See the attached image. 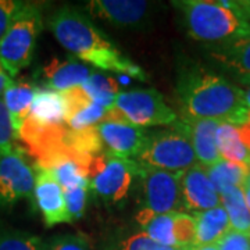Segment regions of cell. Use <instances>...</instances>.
Wrapping results in <instances>:
<instances>
[{"label":"cell","instance_id":"31","mask_svg":"<svg viewBox=\"0 0 250 250\" xmlns=\"http://www.w3.org/2000/svg\"><path fill=\"white\" fill-rule=\"evenodd\" d=\"M218 250H250V236L238 231H228L215 243Z\"/></svg>","mask_w":250,"mask_h":250},{"label":"cell","instance_id":"36","mask_svg":"<svg viewBox=\"0 0 250 250\" xmlns=\"http://www.w3.org/2000/svg\"><path fill=\"white\" fill-rule=\"evenodd\" d=\"M242 190H243V195H245V200H246V205L249 207L250 210V172L248 175V178L245 181L243 187H242Z\"/></svg>","mask_w":250,"mask_h":250},{"label":"cell","instance_id":"26","mask_svg":"<svg viewBox=\"0 0 250 250\" xmlns=\"http://www.w3.org/2000/svg\"><path fill=\"white\" fill-rule=\"evenodd\" d=\"M107 107H103L98 103H89L88 106L80 108L67 118V128L74 132H81L85 129L93 128L104 118Z\"/></svg>","mask_w":250,"mask_h":250},{"label":"cell","instance_id":"34","mask_svg":"<svg viewBox=\"0 0 250 250\" xmlns=\"http://www.w3.org/2000/svg\"><path fill=\"white\" fill-rule=\"evenodd\" d=\"M221 4L233 10L250 25V1H221Z\"/></svg>","mask_w":250,"mask_h":250},{"label":"cell","instance_id":"29","mask_svg":"<svg viewBox=\"0 0 250 250\" xmlns=\"http://www.w3.org/2000/svg\"><path fill=\"white\" fill-rule=\"evenodd\" d=\"M88 193H89V188H75V189H70L64 192L70 223L78 221L83 215L85 208H86Z\"/></svg>","mask_w":250,"mask_h":250},{"label":"cell","instance_id":"28","mask_svg":"<svg viewBox=\"0 0 250 250\" xmlns=\"http://www.w3.org/2000/svg\"><path fill=\"white\" fill-rule=\"evenodd\" d=\"M46 250H93V246L83 233H64L46 242Z\"/></svg>","mask_w":250,"mask_h":250},{"label":"cell","instance_id":"30","mask_svg":"<svg viewBox=\"0 0 250 250\" xmlns=\"http://www.w3.org/2000/svg\"><path fill=\"white\" fill-rule=\"evenodd\" d=\"M16 142H17V135L14 132L9 111L4 106L3 100L0 99V154L16 149L18 146Z\"/></svg>","mask_w":250,"mask_h":250},{"label":"cell","instance_id":"2","mask_svg":"<svg viewBox=\"0 0 250 250\" xmlns=\"http://www.w3.org/2000/svg\"><path fill=\"white\" fill-rule=\"evenodd\" d=\"M49 28L57 42L83 62L111 74H124L147 82L146 72L126 59L78 9L62 6L56 10L49 20Z\"/></svg>","mask_w":250,"mask_h":250},{"label":"cell","instance_id":"3","mask_svg":"<svg viewBox=\"0 0 250 250\" xmlns=\"http://www.w3.org/2000/svg\"><path fill=\"white\" fill-rule=\"evenodd\" d=\"M181 11L187 32L199 42L218 45L235 36L250 32V25L221 1L185 0L174 1Z\"/></svg>","mask_w":250,"mask_h":250},{"label":"cell","instance_id":"17","mask_svg":"<svg viewBox=\"0 0 250 250\" xmlns=\"http://www.w3.org/2000/svg\"><path fill=\"white\" fill-rule=\"evenodd\" d=\"M188 128L189 138L200 166L208 168L221 160V156L217 147V129L221 123L214 120H196L184 118L182 120Z\"/></svg>","mask_w":250,"mask_h":250},{"label":"cell","instance_id":"12","mask_svg":"<svg viewBox=\"0 0 250 250\" xmlns=\"http://www.w3.org/2000/svg\"><path fill=\"white\" fill-rule=\"evenodd\" d=\"M153 4L139 0H95L88 10L93 17L118 28L141 29L150 21Z\"/></svg>","mask_w":250,"mask_h":250},{"label":"cell","instance_id":"37","mask_svg":"<svg viewBox=\"0 0 250 250\" xmlns=\"http://www.w3.org/2000/svg\"><path fill=\"white\" fill-rule=\"evenodd\" d=\"M189 250H218L215 245H205V246H193Z\"/></svg>","mask_w":250,"mask_h":250},{"label":"cell","instance_id":"20","mask_svg":"<svg viewBox=\"0 0 250 250\" xmlns=\"http://www.w3.org/2000/svg\"><path fill=\"white\" fill-rule=\"evenodd\" d=\"M196 223L195 246L215 245L225 233L232 229L229 217L223 206L193 214Z\"/></svg>","mask_w":250,"mask_h":250},{"label":"cell","instance_id":"14","mask_svg":"<svg viewBox=\"0 0 250 250\" xmlns=\"http://www.w3.org/2000/svg\"><path fill=\"white\" fill-rule=\"evenodd\" d=\"M179 184L185 210L199 213L221 206L220 195L213 187L206 168L199 163L181 172Z\"/></svg>","mask_w":250,"mask_h":250},{"label":"cell","instance_id":"27","mask_svg":"<svg viewBox=\"0 0 250 250\" xmlns=\"http://www.w3.org/2000/svg\"><path fill=\"white\" fill-rule=\"evenodd\" d=\"M174 238L177 248L190 249L196 242V223L193 215L175 213L174 217Z\"/></svg>","mask_w":250,"mask_h":250},{"label":"cell","instance_id":"8","mask_svg":"<svg viewBox=\"0 0 250 250\" xmlns=\"http://www.w3.org/2000/svg\"><path fill=\"white\" fill-rule=\"evenodd\" d=\"M113 106L118 108L131 124L141 128L168 126L178 121L175 111L156 89L123 92L117 96Z\"/></svg>","mask_w":250,"mask_h":250},{"label":"cell","instance_id":"19","mask_svg":"<svg viewBox=\"0 0 250 250\" xmlns=\"http://www.w3.org/2000/svg\"><path fill=\"white\" fill-rule=\"evenodd\" d=\"M36 85L27 78L11 80L3 92V103L9 111L14 132L18 135L24 121L27 120L32 100L35 96Z\"/></svg>","mask_w":250,"mask_h":250},{"label":"cell","instance_id":"33","mask_svg":"<svg viewBox=\"0 0 250 250\" xmlns=\"http://www.w3.org/2000/svg\"><path fill=\"white\" fill-rule=\"evenodd\" d=\"M20 6L21 1L18 0H0V42L6 35Z\"/></svg>","mask_w":250,"mask_h":250},{"label":"cell","instance_id":"6","mask_svg":"<svg viewBox=\"0 0 250 250\" xmlns=\"http://www.w3.org/2000/svg\"><path fill=\"white\" fill-rule=\"evenodd\" d=\"M141 166L135 160L111 156L107 153L99 154L89 163L88 178L89 189L108 203H121L141 174Z\"/></svg>","mask_w":250,"mask_h":250},{"label":"cell","instance_id":"18","mask_svg":"<svg viewBox=\"0 0 250 250\" xmlns=\"http://www.w3.org/2000/svg\"><path fill=\"white\" fill-rule=\"evenodd\" d=\"M217 147L223 160L250 164V124L232 125L221 123L217 129Z\"/></svg>","mask_w":250,"mask_h":250},{"label":"cell","instance_id":"7","mask_svg":"<svg viewBox=\"0 0 250 250\" xmlns=\"http://www.w3.org/2000/svg\"><path fill=\"white\" fill-rule=\"evenodd\" d=\"M139 178L143 202L142 208L136 214V221L141 225L152 215L184 213L185 206L179 184L181 172L142 168Z\"/></svg>","mask_w":250,"mask_h":250},{"label":"cell","instance_id":"11","mask_svg":"<svg viewBox=\"0 0 250 250\" xmlns=\"http://www.w3.org/2000/svg\"><path fill=\"white\" fill-rule=\"evenodd\" d=\"M67 129V104L62 92L38 86L27 120L18 135L53 134ZM17 135V138H18Z\"/></svg>","mask_w":250,"mask_h":250},{"label":"cell","instance_id":"13","mask_svg":"<svg viewBox=\"0 0 250 250\" xmlns=\"http://www.w3.org/2000/svg\"><path fill=\"white\" fill-rule=\"evenodd\" d=\"M35 171V187L34 200L39 208L46 227H54L57 224H71L67 213L65 196L62 185L49 171L34 166Z\"/></svg>","mask_w":250,"mask_h":250},{"label":"cell","instance_id":"38","mask_svg":"<svg viewBox=\"0 0 250 250\" xmlns=\"http://www.w3.org/2000/svg\"><path fill=\"white\" fill-rule=\"evenodd\" d=\"M245 99H246V104L249 108V124H250V89L248 92H245Z\"/></svg>","mask_w":250,"mask_h":250},{"label":"cell","instance_id":"25","mask_svg":"<svg viewBox=\"0 0 250 250\" xmlns=\"http://www.w3.org/2000/svg\"><path fill=\"white\" fill-rule=\"evenodd\" d=\"M174 217L175 213L156 214L149 217L142 224L145 229L143 232L163 248H177L174 238Z\"/></svg>","mask_w":250,"mask_h":250},{"label":"cell","instance_id":"16","mask_svg":"<svg viewBox=\"0 0 250 250\" xmlns=\"http://www.w3.org/2000/svg\"><path fill=\"white\" fill-rule=\"evenodd\" d=\"M211 56L239 82L250 85V32L214 45Z\"/></svg>","mask_w":250,"mask_h":250},{"label":"cell","instance_id":"10","mask_svg":"<svg viewBox=\"0 0 250 250\" xmlns=\"http://www.w3.org/2000/svg\"><path fill=\"white\" fill-rule=\"evenodd\" d=\"M34 187L35 171L20 146L0 154V208H11L20 200L32 197Z\"/></svg>","mask_w":250,"mask_h":250},{"label":"cell","instance_id":"24","mask_svg":"<svg viewBox=\"0 0 250 250\" xmlns=\"http://www.w3.org/2000/svg\"><path fill=\"white\" fill-rule=\"evenodd\" d=\"M0 250H46V241L0 220Z\"/></svg>","mask_w":250,"mask_h":250},{"label":"cell","instance_id":"4","mask_svg":"<svg viewBox=\"0 0 250 250\" xmlns=\"http://www.w3.org/2000/svg\"><path fill=\"white\" fill-rule=\"evenodd\" d=\"M43 27V6L21 1L6 35L0 42V64L10 78L28 67L35 53L36 39Z\"/></svg>","mask_w":250,"mask_h":250},{"label":"cell","instance_id":"9","mask_svg":"<svg viewBox=\"0 0 250 250\" xmlns=\"http://www.w3.org/2000/svg\"><path fill=\"white\" fill-rule=\"evenodd\" d=\"M96 128L104 153L123 159L136 157L149 138L145 128L131 124L114 106L108 108L104 118L96 125Z\"/></svg>","mask_w":250,"mask_h":250},{"label":"cell","instance_id":"23","mask_svg":"<svg viewBox=\"0 0 250 250\" xmlns=\"http://www.w3.org/2000/svg\"><path fill=\"white\" fill-rule=\"evenodd\" d=\"M82 88L93 103L107 108L113 107L114 100L120 95V83L111 74L93 72Z\"/></svg>","mask_w":250,"mask_h":250},{"label":"cell","instance_id":"39","mask_svg":"<svg viewBox=\"0 0 250 250\" xmlns=\"http://www.w3.org/2000/svg\"><path fill=\"white\" fill-rule=\"evenodd\" d=\"M160 250H189V249H182V248H161Z\"/></svg>","mask_w":250,"mask_h":250},{"label":"cell","instance_id":"22","mask_svg":"<svg viewBox=\"0 0 250 250\" xmlns=\"http://www.w3.org/2000/svg\"><path fill=\"white\" fill-rule=\"evenodd\" d=\"M221 206L229 217L233 231L246 233L250 236V210L242 188H232L220 195Z\"/></svg>","mask_w":250,"mask_h":250},{"label":"cell","instance_id":"21","mask_svg":"<svg viewBox=\"0 0 250 250\" xmlns=\"http://www.w3.org/2000/svg\"><path fill=\"white\" fill-rule=\"evenodd\" d=\"M206 172L218 195L232 188H242L249 175L246 166L223 159L214 166L206 168Z\"/></svg>","mask_w":250,"mask_h":250},{"label":"cell","instance_id":"15","mask_svg":"<svg viewBox=\"0 0 250 250\" xmlns=\"http://www.w3.org/2000/svg\"><path fill=\"white\" fill-rule=\"evenodd\" d=\"M93 68L72 57L65 60L52 59L42 68V78L45 88L64 92L77 86H82L93 74Z\"/></svg>","mask_w":250,"mask_h":250},{"label":"cell","instance_id":"5","mask_svg":"<svg viewBox=\"0 0 250 250\" xmlns=\"http://www.w3.org/2000/svg\"><path fill=\"white\" fill-rule=\"evenodd\" d=\"M135 161L142 168L168 172H184L196 166V154L185 123L181 120L171 128L149 135Z\"/></svg>","mask_w":250,"mask_h":250},{"label":"cell","instance_id":"1","mask_svg":"<svg viewBox=\"0 0 250 250\" xmlns=\"http://www.w3.org/2000/svg\"><path fill=\"white\" fill-rule=\"evenodd\" d=\"M177 90L185 113L184 118L249 124L245 92L199 64H185L179 68Z\"/></svg>","mask_w":250,"mask_h":250},{"label":"cell","instance_id":"35","mask_svg":"<svg viewBox=\"0 0 250 250\" xmlns=\"http://www.w3.org/2000/svg\"><path fill=\"white\" fill-rule=\"evenodd\" d=\"M11 80H13V78H10L9 74L4 71L3 65L0 64V96L3 95V92H4V89H6V86L9 85V82Z\"/></svg>","mask_w":250,"mask_h":250},{"label":"cell","instance_id":"32","mask_svg":"<svg viewBox=\"0 0 250 250\" xmlns=\"http://www.w3.org/2000/svg\"><path fill=\"white\" fill-rule=\"evenodd\" d=\"M163 246L157 245L145 232H138L128 236L123 243L120 250H160Z\"/></svg>","mask_w":250,"mask_h":250}]
</instances>
